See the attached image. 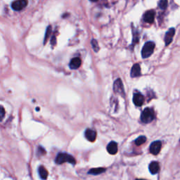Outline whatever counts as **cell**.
<instances>
[{
  "label": "cell",
  "mask_w": 180,
  "mask_h": 180,
  "mask_svg": "<svg viewBox=\"0 0 180 180\" xmlns=\"http://www.w3.org/2000/svg\"><path fill=\"white\" fill-rule=\"evenodd\" d=\"M55 162L58 165H61V164H63V163L68 162L72 165H75L76 163V161L75 160L72 155L67 154V153H59L57 155L56 158Z\"/></svg>",
  "instance_id": "6da1fadb"
},
{
  "label": "cell",
  "mask_w": 180,
  "mask_h": 180,
  "mask_svg": "<svg viewBox=\"0 0 180 180\" xmlns=\"http://www.w3.org/2000/svg\"><path fill=\"white\" fill-rule=\"evenodd\" d=\"M155 118L154 111L149 108H146L143 110L141 115V120L144 123H149Z\"/></svg>",
  "instance_id": "7a4b0ae2"
},
{
  "label": "cell",
  "mask_w": 180,
  "mask_h": 180,
  "mask_svg": "<svg viewBox=\"0 0 180 180\" xmlns=\"http://www.w3.org/2000/svg\"><path fill=\"white\" fill-rule=\"evenodd\" d=\"M155 49V44L153 42H148L146 43L142 48V56L144 59L149 57L151 55Z\"/></svg>",
  "instance_id": "3957f363"
},
{
  "label": "cell",
  "mask_w": 180,
  "mask_h": 180,
  "mask_svg": "<svg viewBox=\"0 0 180 180\" xmlns=\"http://www.w3.org/2000/svg\"><path fill=\"white\" fill-rule=\"evenodd\" d=\"M28 0H16L11 4L12 9L15 11H21L27 7Z\"/></svg>",
  "instance_id": "277c9868"
},
{
  "label": "cell",
  "mask_w": 180,
  "mask_h": 180,
  "mask_svg": "<svg viewBox=\"0 0 180 180\" xmlns=\"http://www.w3.org/2000/svg\"><path fill=\"white\" fill-rule=\"evenodd\" d=\"M113 89H114V91L116 93H118L122 95H125L123 84L120 79H118L117 80L115 81L114 85H113Z\"/></svg>",
  "instance_id": "5b68a950"
},
{
  "label": "cell",
  "mask_w": 180,
  "mask_h": 180,
  "mask_svg": "<svg viewBox=\"0 0 180 180\" xmlns=\"http://www.w3.org/2000/svg\"><path fill=\"white\" fill-rule=\"evenodd\" d=\"M160 149H161V142L160 141H156L153 142L150 146V151L153 155L158 154Z\"/></svg>",
  "instance_id": "8992f818"
},
{
  "label": "cell",
  "mask_w": 180,
  "mask_h": 180,
  "mask_svg": "<svg viewBox=\"0 0 180 180\" xmlns=\"http://www.w3.org/2000/svg\"><path fill=\"white\" fill-rule=\"evenodd\" d=\"M174 33H175V30H174V28H173L169 29V30L166 33L165 36V43L166 46L170 44L171 43V42L173 41V38L174 35Z\"/></svg>",
  "instance_id": "52a82bcc"
},
{
  "label": "cell",
  "mask_w": 180,
  "mask_h": 180,
  "mask_svg": "<svg viewBox=\"0 0 180 180\" xmlns=\"http://www.w3.org/2000/svg\"><path fill=\"white\" fill-rule=\"evenodd\" d=\"M84 136H85L87 140H89L91 142H93L96 140L97 132L93 130V129H87L85 132H84Z\"/></svg>",
  "instance_id": "ba28073f"
},
{
  "label": "cell",
  "mask_w": 180,
  "mask_h": 180,
  "mask_svg": "<svg viewBox=\"0 0 180 180\" xmlns=\"http://www.w3.org/2000/svg\"><path fill=\"white\" fill-rule=\"evenodd\" d=\"M155 18V11L153 10L148 11L144 15V20L146 23H152L154 21Z\"/></svg>",
  "instance_id": "9c48e42d"
},
{
  "label": "cell",
  "mask_w": 180,
  "mask_h": 180,
  "mask_svg": "<svg viewBox=\"0 0 180 180\" xmlns=\"http://www.w3.org/2000/svg\"><path fill=\"white\" fill-rule=\"evenodd\" d=\"M144 96L141 93L138 92V93L134 94L133 97V102L135 105L137 106H141L144 104Z\"/></svg>",
  "instance_id": "30bf717a"
},
{
  "label": "cell",
  "mask_w": 180,
  "mask_h": 180,
  "mask_svg": "<svg viewBox=\"0 0 180 180\" xmlns=\"http://www.w3.org/2000/svg\"><path fill=\"white\" fill-rule=\"evenodd\" d=\"M108 152L111 155H114L118 152V144L115 142H111L107 146Z\"/></svg>",
  "instance_id": "8fae6325"
},
{
  "label": "cell",
  "mask_w": 180,
  "mask_h": 180,
  "mask_svg": "<svg viewBox=\"0 0 180 180\" xmlns=\"http://www.w3.org/2000/svg\"><path fill=\"white\" fill-rule=\"evenodd\" d=\"M81 63H82L81 59H80V58L76 57V58H74V59H73L70 61L69 66L71 69L75 70V69H78V68L80 67V66L81 65Z\"/></svg>",
  "instance_id": "7c38bea8"
},
{
  "label": "cell",
  "mask_w": 180,
  "mask_h": 180,
  "mask_svg": "<svg viewBox=\"0 0 180 180\" xmlns=\"http://www.w3.org/2000/svg\"><path fill=\"white\" fill-rule=\"evenodd\" d=\"M141 75V68L138 63H136L132 66L131 69V77L132 78H136Z\"/></svg>",
  "instance_id": "4fadbf2b"
},
{
  "label": "cell",
  "mask_w": 180,
  "mask_h": 180,
  "mask_svg": "<svg viewBox=\"0 0 180 180\" xmlns=\"http://www.w3.org/2000/svg\"><path fill=\"white\" fill-rule=\"evenodd\" d=\"M160 169V165L158 164V162H155V161H153V162L151 163L149 165V170L150 173L152 174H155L156 173H158Z\"/></svg>",
  "instance_id": "5bb4252c"
},
{
  "label": "cell",
  "mask_w": 180,
  "mask_h": 180,
  "mask_svg": "<svg viewBox=\"0 0 180 180\" xmlns=\"http://www.w3.org/2000/svg\"><path fill=\"white\" fill-rule=\"evenodd\" d=\"M39 174L42 179H46L48 177V172L43 166H40L39 168Z\"/></svg>",
  "instance_id": "9a60e30c"
},
{
  "label": "cell",
  "mask_w": 180,
  "mask_h": 180,
  "mask_svg": "<svg viewBox=\"0 0 180 180\" xmlns=\"http://www.w3.org/2000/svg\"><path fill=\"white\" fill-rule=\"evenodd\" d=\"M106 171L105 168H92L89 171V174H94V175H97V174H101L104 173Z\"/></svg>",
  "instance_id": "2e32d148"
},
{
  "label": "cell",
  "mask_w": 180,
  "mask_h": 180,
  "mask_svg": "<svg viewBox=\"0 0 180 180\" xmlns=\"http://www.w3.org/2000/svg\"><path fill=\"white\" fill-rule=\"evenodd\" d=\"M146 141V137L141 136L135 140V144H136V145L137 146H140L144 144V143H145Z\"/></svg>",
  "instance_id": "e0dca14e"
},
{
  "label": "cell",
  "mask_w": 180,
  "mask_h": 180,
  "mask_svg": "<svg viewBox=\"0 0 180 180\" xmlns=\"http://www.w3.org/2000/svg\"><path fill=\"white\" fill-rule=\"evenodd\" d=\"M168 0H160L158 3V7H159L161 9H165L168 7Z\"/></svg>",
  "instance_id": "ac0fdd59"
},
{
  "label": "cell",
  "mask_w": 180,
  "mask_h": 180,
  "mask_svg": "<svg viewBox=\"0 0 180 180\" xmlns=\"http://www.w3.org/2000/svg\"><path fill=\"white\" fill-rule=\"evenodd\" d=\"M92 48L94 50L95 52H98L99 50V45H98V42L96 39H92Z\"/></svg>",
  "instance_id": "d6986e66"
},
{
  "label": "cell",
  "mask_w": 180,
  "mask_h": 180,
  "mask_svg": "<svg viewBox=\"0 0 180 180\" xmlns=\"http://www.w3.org/2000/svg\"><path fill=\"white\" fill-rule=\"evenodd\" d=\"M51 32H52V27L51 26H49L48 28L47 29V31H46V34H45V37H44V44H45L47 41V39L49 38L50 36V34H51Z\"/></svg>",
  "instance_id": "ffe728a7"
},
{
  "label": "cell",
  "mask_w": 180,
  "mask_h": 180,
  "mask_svg": "<svg viewBox=\"0 0 180 180\" xmlns=\"http://www.w3.org/2000/svg\"><path fill=\"white\" fill-rule=\"evenodd\" d=\"M5 116V110L3 106H0V121L3 120Z\"/></svg>",
  "instance_id": "44dd1931"
},
{
  "label": "cell",
  "mask_w": 180,
  "mask_h": 180,
  "mask_svg": "<svg viewBox=\"0 0 180 180\" xmlns=\"http://www.w3.org/2000/svg\"><path fill=\"white\" fill-rule=\"evenodd\" d=\"M45 153H46V151H45V149H43L42 146H39L38 149V154L39 155H44Z\"/></svg>",
  "instance_id": "7402d4cb"
},
{
  "label": "cell",
  "mask_w": 180,
  "mask_h": 180,
  "mask_svg": "<svg viewBox=\"0 0 180 180\" xmlns=\"http://www.w3.org/2000/svg\"><path fill=\"white\" fill-rule=\"evenodd\" d=\"M51 42H52V44L54 46V45L56 44V38H55V36H53L52 37V38L51 39Z\"/></svg>",
  "instance_id": "603a6c76"
},
{
  "label": "cell",
  "mask_w": 180,
  "mask_h": 180,
  "mask_svg": "<svg viewBox=\"0 0 180 180\" xmlns=\"http://www.w3.org/2000/svg\"><path fill=\"white\" fill-rule=\"evenodd\" d=\"M89 1H91V2H97L98 0H89Z\"/></svg>",
  "instance_id": "cb8c5ba5"
}]
</instances>
